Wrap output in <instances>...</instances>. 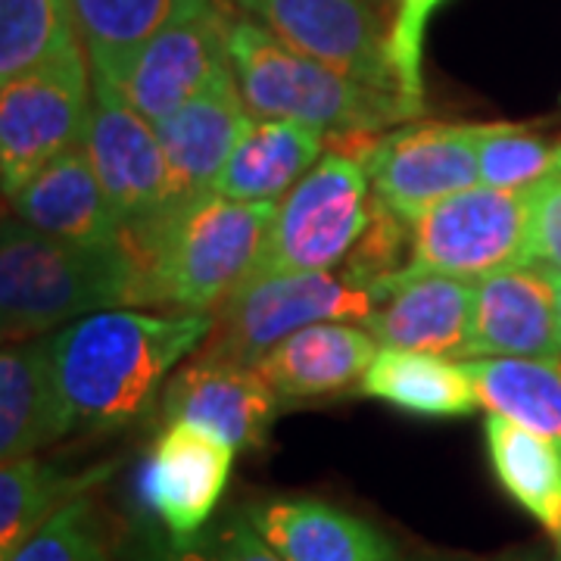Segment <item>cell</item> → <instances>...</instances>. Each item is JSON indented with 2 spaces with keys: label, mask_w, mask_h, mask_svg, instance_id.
I'll use <instances>...</instances> for the list:
<instances>
[{
  "label": "cell",
  "mask_w": 561,
  "mask_h": 561,
  "mask_svg": "<svg viewBox=\"0 0 561 561\" xmlns=\"http://www.w3.org/2000/svg\"><path fill=\"white\" fill-rule=\"evenodd\" d=\"M209 331L213 316L103 309L50 334L76 431H119L147 419L169 371Z\"/></svg>",
  "instance_id": "obj_1"
},
{
  "label": "cell",
  "mask_w": 561,
  "mask_h": 561,
  "mask_svg": "<svg viewBox=\"0 0 561 561\" xmlns=\"http://www.w3.org/2000/svg\"><path fill=\"white\" fill-rule=\"evenodd\" d=\"M278 203H241L216 191L165 206L122 234L138 265L135 306L179 316L219 309L260 260Z\"/></svg>",
  "instance_id": "obj_2"
},
{
  "label": "cell",
  "mask_w": 561,
  "mask_h": 561,
  "mask_svg": "<svg viewBox=\"0 0 561 561\" xmlns=\"http://www.w3.org/2000/svg\"><path fill=\"white\" fill-rule=\"evenodd\" d=\"M138 265L125 243L84 247L3 221L0 324L7 343L44 337L103 309L135 306Z\"/></svg>",
  "instance_id": "obj_3"
},
{
  "label": "cell",
  "mask_w": 561,
  "mask_h": 561,
  "mask_svg": "<svg viewBox=\"0 0 561 561\" xmlns=\"http://www.w3.org/2000/svg\"><path fill=\"white\" fill-rule=\"evenodd\" d=\"M231 69L253 119L306 122L328 140L383 135L424 110L378 88L309 60L253 20H231Z\"/></svg>",
  "instance_id": "obj_4"
},
{
  "label": "cell",
  "mask_w": 561,
  "mask_h": 561,
  "mask_svg": "<svg viewBox=\"0 0 561 561\" xmlns=\"http://www.w3.org/2000/svg\"><path fill=\"white\" fill-rule=\"evenodd\" d=\"M534 187L500 191L483 184L434 203L412 221L405 268L387 280L424 275L481 280L515 265H530Z\"/></svg>",
  "instance_id": "obj_5"
},
{
  "label": "cell",
  "mask_w": 561,
  "mask_h": 561,
  "mask_svg": "<svg viewBox=\"0 0 561 561\" xmlns=\"http://www.w3.org/2000/svg\"><path fill=\"white\" fill-rule=\"evenodd\" d=\"M378 309V294L346 272H287L243 280L219 306L203 359L256 362L284 337L319 321H362Z\"/></svg>",
  "instance_id": "obj_6"
},
{
  "label": "cell",
  "mask_w": 561,
  "mask_h": 561,
  "mask_svg": "<svg viewBox=\"0 0 561 561\" xmlns=\"http://www.w3.org/2000/svg\"><path fill=\"white\" fill-rule=\"evenodd\" d=\"M368 221L371 184L365 165L343 150H328L319 165L278 203L250 278L331 272L350 260Z\"/></svg>",
  "instance_id": "obj_7"
},
{
  "label": "cell",
  "mask_w": 561,
  "mask_h": 561,
  "mask_svg": "<svg viewBox=\"0 0 561 561\" xmlns=\"http://www.w3.org/2000/svg\"><path fill=\"white\" fill-rule=\"evenodd\" d=\"M94 98L84 47L3 81L0 91V179L13 197L54 157L79 144Z\"/></svg>",
  "instance_id": "obj_8"
},
{
  "label": "cell",
  "mask_w": 561,
  "mask_h": 561,
  "mask_svg": "<svg viewBox=\"0 0 561 561\" xmlns=\"http://www.w3.org/2000/svg\"><path fill=\"white\" fill-rule=\"evenodd\" d=\"M247 20L280 44L350 79L400 94L390 62V25L375 0H234ZM415 106V103H412Z\"/></svg>",
  "instance_id": "obj_9"
},
{
  "label": "cell",
  "mask_w": 561,
  "mask_h": 561,
  "mask_svg": "<svg viewBox=\"0 0 561 561\" xmlns=\"http://www.w3.org/2000/svg\"><path fill=\"white\" fill-rule=\"evenodd\" d=\"M483 125H402L371 140L362 165L371 194L409 225L434 203L481 181Z\"/></svg>",
  "instance_id": "obj_10"
},
{
  "label": "cell",
  "mask_w": 561,
  "mask_h": 561,
  "mask_svg": "<svg viewBox=\"0 0 561 561\" xmlns=\"http://www.w3.org/2000/svg\"><path fill=\"white\" fill-rule=\"evenodd\" d=\"M81 140L101 179L103 194L116 209L125 231L172 206L169 162L157 128L122 101L116 91L94 84Z\"/></svg>",
  "instance_id": "obj_11"
},
{
  "label": "cell",
  "mask_w": 561,
  "mask_h": 561,
  "mask_svg": "<svg viewBox=\"0 0 561 561\" xmlns=\"http://www.w3.org/2000/svg\"><path fill=\"white\" fill-rule=\"evenodd\" d=\"M228 32L231 16L219 3H209L194 20L150 41L116 94L147 122L165 119L181 103L194 101L221 76L234 72Z\"/></svg>",
  "instance_id": "obj_12"
},
{
  "label": "cell",
  "mask_w": 561,
  "mask_h": 561,
  "mask_svg": "<svg viewBox=\"0 0 561 561\" xmlns=\"http://www.w3.org/2000/svg\"><path fill=\"white\" fill-rule=\"evenodd\" d=\"M234 449L194 424H165L140 471V496L175 546L197 537L219 508Z\"/></svg>",
  "instance_id": "obj_13"
},
{
  "label": "cell",
  "mask_w": 561,
  "mask_h": 561,
  "mask_svg": "<svg viewBox=\"0 0 561 561\" xmlns=\"http://www.w3.org/2000/svg\"><path fill=\"white\" fill-rule=\"evenodd\" d=\"M280 397L256 365L197 359L184 365L162 393L165 424H194L234 453L260 449L278 419Z\"/></svg>",
  "instance_id": "obj_14"
},
{
  "label": "cell",
  "mask_w": 561,
  "mask_h": 561,
  "mask_svg": "<svg viewBox=\"0 0 561 561\" xmlns=\"http://www.w3.org/2000/svg\"><path fill=\"white\" fill-rule=\"evenodd\" d=\"M474 297L478 280L446 275L387 280L378 287V309L362 324L387 350L468 362Z\"/></svg>",
  "instance_id": "obj_15"
},
{
  "label": "cell",
  "mask_w": 561,
  "mask_h": 561,
  "mask_svg": "<svg viewBox=\"0 0 561 561\" xmlns=\"http://www.w3.org/2000/svg\"><path fill=\"white\" fill-rule=\"evenodd\" d=\"M561 362V324L540 265H515L478 280L468 359Z\"/></svg>",
  "instance_id": "obj_16"
},
{
  "label": "cell",
  "mask_w": 561,
  "mask_h": 561,
  "mask_svg": "<svg viewBox=\"0 0 561 561\" xmlns=\"http://www.w3.org/2000/svg\"><path fill=\"white\" fill-rule=\"evenodd\" d=\"M250 122L253 116L243 103L234 72L221 76L194 101L181 103L165 119L153 122L169 162L172 203L213 191Z\"/></svg>",
  "instance_id": "obj_17"
},
{
  "label": "cell",
  "mask_w": 561,
  "mask_h": 561,
  "mask_svg": "<svg viewBox=\"0 0 561 561\" xmlns=\"http://www.w3.org/2000/svg\"><path fill=\"white\" fill-rule=\"evenodd\" d=\"M7 201L13 219L57 241L110 247L125 234V225L103 194L84 140L54 157Z\"/></svg>",
  "instance_id": "obj_18"
},
{
  "label": "cell",
  "mask_w": 561,
  "mask_h": 561,
  "mask_svg": "<svg viewBox=\"0 0 561 561\" xmlns=\"http://www.w3.org/2000/svg\"><path fill=\"white\" fill-rule=\"evenodd\" d=\"M69 431L76 419L57 375L54 337L7 343L0 353V459L35 456Z\"/></svg>",
  "instance_id": "obj_19"
},
{
  "label": "cell",
  "mask_w": 561,
  "mask_h": 561,
  "mask_svg": "<svg viewBox=\"0 0 561 561\" xmlns=\"http://www.w3.org/2000/svg\"><path fill=\"white\" fill-rule=\"evenodd\" d=\"M381 343L356 321H319L275 343L260 362V375L287 402H309L359 390Z\"/></svg>",
  "instance_id": "obj_20"
},
{
  "label": "cell",
  "mask_w": 561,
  "mask_h": 561,
  "mask_svg": "<svg viewBox=\"0 0 561 561\" xmlns=\"http://www.w3.org/2000/svg\"><path fill=\"white\" fill-rule=\"evenodd\" d=\"M243 515L284 561H400L375 524L324 500L272 496Z\"/></svg>",
  "instance_id": "obj_21"
},
{
  "label": "cell",
  "mask_w": 561,
  "mask_h": 561,
  "mask_svg": "<svg viewBox=\"0 0 561 561\" xmlns=\"http://www.w3.org/2000/svg\"><path fill=\"white\" fill-rule=\"evenodd\" d=\"M216 0H69L91 81L119 91L150 41L194 20Z\"/></svg>",
  "instance_id": "obj_22"
},
{
  "label": "cell",
  "mask_w": 561,
  "mask_h": 561,
  "mask_svg": "<svg viewBox=\"0 0 561 561\" xmlns=\"http://www.w3.org/2000/svg\"><path fill=\"white\" fill-rule=\"evenodd\" d=\"M328 153V135L294 119H253L213 191L241 203H278Z\"/></svg>",
  "instance_id": "obj_23"
},
{
  "label": "cell",
  "mask_w": 561,
  "mask_h": 561,
  "mask_svg": "<svg viewBox=\"0 0 561 561\" xmlns=\"http://www.w3.org/2000/svg\"><path fill=\"white\" fill-rule=\"evenodd\" d=\"M362 397L381 400L419 419H465L478 412V390L465 365L431 353L387 350L365 371Z\"/></svg>",
  "instance_id": "obj_24"
},
{
  "label": "cell",
  "mask_w": 561,
  "mask_h": 561,
  "mask_svg": "<svg viewBox=\"0 0 561 561\" xmlns=\"http://www.w3.org/2000/svg\"><path fill=\"white\" fill-rule=\"evenodd\" d=\"M486 453L500 486L542 530L561 542V449L502 415L483 421Z\"/></svg>",
  "instance_id": "obj_25"
},
{
  "label": "cell",
  "mask_w": 561,
  "mask_h": 561,
  "mask_svg": "<svg viewBox=\"0 0 561 561\" xmlns=\"http://www.w3.org/2000/svg\"><path fill=\"white\" fill-rule=\"evenodd\" d=\"M478 400L490 415L515 421L561 449V362L468 359Z\"/></svg>",
  "instance_id": "obj_26"
},
{
  "label": "cell",
  "mask_w": 561,
  "mask_h": 561,
  "mask_svg": "<svg viewBox=\"0 0 561 561\" xmlns=\"http://www.w3.org/2000/svg\"><path fill=\"white\" fill-rule=\"evenodd\" d=\"M110 474V468L66 474L50 461L25 456L3 461L0 468V561L13 559V552L38 527L50 522L66 502L79 500L91 483Z\"/></svg>",
  "instance_id": "obj_27"
},
{
  "label": "cell",
  "mask_w": 561,
  "mask_h": 561,
  "mask_svg": "<svg viewBox=\"0 0 561 561\" xmlns=\"http://www.w3.org/2000/svg\"><path fill=\"white\" fill-rule=\"evenodd\" d=\"M81 47L69 0H0V79L38 69Z\"/></svg>",
  "instance_id": "obj_28"
},
{
  "label": "cell",
  "mask_w": 561,
  "mask_h": 561,
  "mask_svg": "<svg viewBox=\"0 0 561 561\" xmlns=\"http://www.w3.org/2000/svg\"><path fill=\"white\" fill-rule=\"evenodd\" d=\"M481 181L500 191H524L561 172V144L522 125H483Z\"/></svg>",
  "instance_id": "obj_29"
},
{
  "label": "cell",
  "mask_w": 561,
  "mask_h": 561,
  "mask_svg": "<svg viewBox=\"0 0 561 561\" xmlns=\"http://www.w3.org/2000/svg\"><path fill=\"white\" fill-rule=\"evenodd\" d=\"M7 561H106L98 518L88 496L66 502Z\"/></svg>",
  "instance_id": "obj_30"
},
{
  "label": "cell",
  "mask_w": 561,
  "mask_h": 561,
  "mask_svg": "<svg viewBox=\"0 0 561 561\" xmlns=\"http://www.w3.org/2000/svg\"><path fill=\"white\" fill-rule=\"evenodd\" d=\"M446 0H397V16L390 22V62L400 81L402 98L424 110V81H421V54L431 13Z\"/></svg>",
  "instance_id": "obj_31"
},
{
  "label": "cell",
  "mask_w": 561,
  "mask_h": 561,
  "mask_svg": "<svg viewBox=\"0 0 561 561\" xmlns=\"http://www.w3.org/2000/svg\"><path fill=\"white\" fill-rule=\"evenodd\" d=\"M172 561H284L247 515H225L197 537L175 546Z\"/></svg>",
  "instance_id": "obj_32"
},
{
  "label": "cell",
  "mask_w": 561,
  "mask_h": 561,
  "mask_svg": "<svg viewBox=\"0 0 561 561\" xmlns=\"http://www.w3.org/2000/svg\"><path fill=\"white\" fill-rule=\"evenodd\" d=\"M530 265L561 268V172L549 175L534 187Z\"/></svg>",
  "instance_id": "obj_33"
},
{
  "label": "cell",
  "mask_w": 561,
  "mask_h": 561,
  "mask_svg": "<svg viewBox=\"0 0 561 561\" xmlns=\"http://www.w3.org/2000/svg\"><path fill=\"white\" fill-rule=\"evenodd\" d=\"M400 561H546V552L540 546H518V549H505L496 556H446V552H421L412 559Z\"/></svg>",
  "instance_id": "obj_34"
},
{
  "label": "cell",
  "mask_w": 561,
  "mask_h": 561,
  "mask_svg": "<svg viewBox=\"0 0 561 561\" xmlns=\"http://www.w3.org/2000/svg\"><path fill=\"white\" fill-rule=\"evenodd\" d=\"M546 272V278L552 284V294H556V306H559V324H561V268H552V265H540Z\"/></svg>",
  "instance_id": "obj_35"
},
{
  "label": "cell",
  "mask_w": 561,
  "mask_h": 561,
  "mask_svg": "<svg viewBox=\"0 0 561 561\" xmlns=\"http://www.w3.org/2000/svg\"><path fill=\"white\" fill-rule=\"evenodd\" d=\"M556 546H559V549H556V561H561V542H556Z\"/></svg>",
  "instance_id": "obj_36"
},
{
  "label": "cell",
  "mask_w": 561,
  "mask_h": 561,
  "mask_svg": "<svg viewBox=\"0 0 561 561\" xmlns=\"http://www.w3.org/2000/svg\"><path fill=\"white\" fill-rule=\"evenodd\" d=\"M375 3H378V7H381V10H383V7H387V3H390V0H375Z\"/></svg>",
  "instance_id": "obj_37"
}]
</instances>
